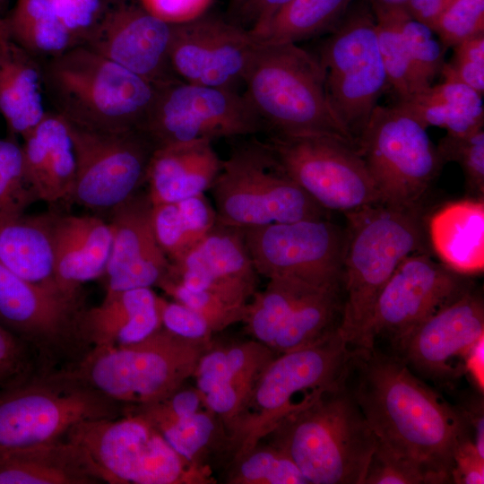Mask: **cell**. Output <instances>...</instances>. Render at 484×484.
<instances>
[{
    "mask_svg": "<svg viewBox=\"0 0 484 484\" xmlns=\"http://www.w3.org/2000/svg\"><path fill=\"white\" fill-rule=\"evenodd\" d=\"M343 381L379 443L411 463L425 484L452 483L455 449L472 439L459 407L375 345L356 348Z\"/></svg>",
    "mask_w": 484,
    "mask_h": 484,
    "instance_id": "obj_1",
    "label": "cell"
},
{
    "mask_svg": "<svg viewBox=\"0 0 484 484\" xmlns=\"http://www.w3.org/2000/svg\"><path fill=\"white\" fill-rule=\"evenodd\" d=\"M344 214L340 333L350 346L369 348L367 333L377 298L400 263L423 251L425 226L417 207L376 203Z\"/></svg>",
    "mask_w": 484,
    "mask_h": 484,
    "instance_id": "obj_2",
    "label": "cell"
},
{
    "mask_svg": "<svg viewBox=\"0 0 484 484\" xmlns=\"http://www.w3.org/2000/svg\"><path fill=\"white\" fill-rule=\"evenodd\" d=\"M343 377L262 440L287 454L308 484H363L376 445Z\"/></svg>",
    "mask_w": 484,
    "mask_h": 484,
    "instance_id": "obj_3",
    "label": "cell"
},
{
    "mask_svg": "<svg viewBox=\"0 0 484 484\" xmlns=\"http://www.w3.org/2000/svg\"><path fill=\"white\" fill-rule=\"evenodd\" d=\"M45 95L68 123L100 132L141 129L158 87L79 45L41 62Z\"/></svg>",
    "mask_w": 484,
    "mask_h": 484,
    "instance_id": "obj_4",
    "label": "cell"
},
{
    "mask_svg": "<svg viewBox=\"0 0 484 484\" xmlns=\"http://www.w3.org/2000/svg\"><path fill=\"white\" fill-rule=\"evenodd\" d=\"M243 83L271 134L331 135L357 147L330 105L317 56L298 44L258 43Z\"/></svg>",
    "mask_w": 484,
    "mask_h": 484,
    "instance_id": "obj_5",
    "label": "cell"
},
{
    "mask_svg": "<svg viewBox=\"0 0 484 484\" xmlns=\"http://www.w3.org/2000/svg\"><path fill=\"white\" fill-rule=\"evenodd\" d=\"M212 344V338L189 339L161 325L132 344L90 349L62 370L125 408L146 405L184 386Z\"/></svg>",
    "mask_w": 484,
    "mask_h": 484,
    "instance_id": "obj_6",
    "label": "cell"
},
{
    "mask_svg": "<svg viewBox=\"0 0 484 484\" xmlns=\"http://www.w3.org/2000/svg\"><path fill=\"white\" fill-rule=\"evenodd\" d=\"M355 351L339 332L314 345L276 355L260 374L228 433L230 459L256 445L284 417L337 384Z\"/></svg>",
    "mask_w": 484,
    "mask_h": 484,
    "instance_id": "obj_7",
    "label": "cell"
},
{
    "mask_svg": "<svg viewBox=\"0 0 484 484\" xmlns=\"http://www.w3.org/2000/svg\"><path fill=\"white\" fill-rule=\"evenodd\" d=\"M125 410L64 370L20 376L0 387V460L64 440L77 424L117 418Z\"/></svg>",
    "mask_w": 484,
    "mask_h": 484,
    "instance_id": "obj_8",
    "label": "cell"
},
{
    "mask_svg": "<svg viewBox=\"0 0 484 484\" xmlns=\"http://www.w3.org/2000/svg\"><path fill=\"white\" fill-rule=\"evenodd\" d=\"M86 465L109 484L214 483L208 466L184 459L143 416L125 411L117 418L81 422L66 435Z\"/></svg>",
    "mask_w": 484,
    "mask_h": 484,
    "instance_id": "obj_9",
    "label": "cell"
},
{
    "mask_svg": "<svg viewBox=\"0 0 484 484\" xmlns=\"http://www.w3.org/2000/svg\"><path fill=\"white\" fill-rule=\"evenodd\" d=\"M210 189L217 222L227 227L247 229L328 218L329 212L286 174L265 142L235 147L222 160Z\"/></svg>",
    "mask_w": 484,
    "mask_h": 484,
    "instance_id": "obj_10",
    "label": "cell"
},
{
    "mask_svg": "<svg viewBox=\"0 0 484 484\" xmlns=\"http://www.w3.org/2000/svg\"><path fill=\"white\" fill-rule=\"evenodd\" d=\"M382 203L416 208L445 162L427 128L396 104L378 105L357 141Z\"/></svg>",
    "mask_w": 484,
    "mask_h": 484,
    "instance_id": "obj_11",
    "label": "cell"
},
{
    "mask_svg": "<svg viewBox=\"0 0 484 484\" xmlns=\"http://www.w3.org/2000/svg\"><path fill=\"white\" fill-rule=\"evenodd\" d=\"M317 58L330 105L357 143L387 85L369 5L346 13Z\"/></svg>",
    "mask_w": 484,
    "mask_h": 484,
    "instance_id": "obj_12",
    "label": "cell"
},
{
    "mask_svg": "<svg viewBox=\"0 0 484 484\" xmlns=\"http://www.w3.org/2000/svg\"><path fill=\"white\" fill-rule=\"evenodd\" d=\"M286 174L326 211L382 203L356 146L324 134H271L265 142Z\"/></svg>",
    "mask_w": 484,
    "mask_h": 484,
    "instance_id": "obj_13",
    "label": "cell"
},
{
    "mask_svg": "<svg viewBox=\"0 0 484 484\" xmlns=\"http://www.w3.org/2000/svg\"><path fill=\"white\" fill-rule=\"evenodd\" d=\"M141 130L158 149L250 135L266 128L238 90L177 81L158 87Z\"/></svg>",
    "mask_w": 484,
    "mask_h": 484,
    "instance_id": "obj_14",
    "label": "cell"
},
{
    "mask_svg": "<svg viewBox=\"0 0 484 484\" xmlns=\"http://www.w3.org/2000/svg\"><path fill=\"white\" fill-rule=\"evenodd\" d=\"M67 125L76 158L73 203L110 212L140 191L155 151L143 131L111 133Z\"/></svg>",
    "mask_w": 484,
    "mask_h": 484,
    "instance_id": "obj_15",
    "label": "cell"
},
{
    "mask_svg": "<svg viewBox=\"0 0 484 484\" xmlns=\"http://www.w3.org/2000/svg\"><path fill=\"white\" fill-rule=\"evenodd\" d=\"M240 229L259 275L341 289L345 229L328 218Z\"/></svg>",
    "mask_w": 484,
    "mask_h": 484,
    "instance_id": "obj_16",
    "label": "cell"
},
{
    "mask_svg": "<svg viewBox=\"0 0 484 484\" xmlns=\"http://www.w3.org/2000/svg\"><path fill=\"white\" fill-rule=\"evenodd\" d=\"M82 309L0 263V326L32 351L41 373L56 371L62 361L71 367L88 350L79 333Z\"/></svg>",
    "mask_w": 484,
    "mask_h": 484,
    "instance_id": "obj_17",
    "label": "cell"
},
{
    "mask_svg": "<svg viewBox=\"0 0 484 484\" xmlns=\"http://www.w3.org/2000/svg\"><path fill=\"white\" fill-rule=\"evenodd\" d=\"M473 288L466 275L420 251L397 266L376 302L368 328V347L385 337L394 349L418 325Z\"/></svg>",
    "mask_w": 484,
    "mask_h": 484,
    "instance_id": "obj_18",
    "label": "cell"
},
{
    "mask_svg": "<svg viewBox=\"0 0 484 484\" xmlns=\"http://www.w3.org/2000/svg\"><path fill=\"white\" fill-rule=\"evenodd\" d=\"M483 333L484 302L472 288L418 325L394 354L414 373L445 384L467 371Z\"/></svg>",
    "mask_w": 484,
    "mask_h": 484,
    "instance_id": "obj_19",
    "label": "cell"
},
{
    "mask_svg": "<svg viewBox=\"0 0 484 484\" xmlns=\"http://www.w3.org/2000/svg\"><path fill=\"white\" fill-rule=\"evenodd\" d=\"M257 44L248 29L205 13L173 24L170 65L183 82L238 90Z\"/></svg>",
    "mask_w": 484,
    "mask_h": 484,
    "instance_id": "obj_20",
    "label": "cell"
},
{
    "mask_svg": "<svg viewBox=\"0 0 484 484\" xmlns=\"http://www.w3.org/2000/svg\"><path fill=\"white\" fill-rule=\"evenodd\" d=\"M172 30L139 2L122 1L102 6L82 45L160 87L181 81L169 60Z\"/></svg>",
    "mask_w": 484,
    "mask_h": 484,
    "instance_id": "obj_21",
    "label": "cell"
},
{
    "mask_svg": "<svg viewBox=\"0 0 484 484\" xmlns=\"http://www.w3.org/2000/svg\"><path fill=\"white\" fill-rule=\"evenodd\" d=\"M258 276L241 229L217 222L194 247L170 262L165 278L246 306L256 291Z\"/></svg>",
    "mask_w": 484,
    "mask_h": 484,
    "instance_id": "obj_22",
    "label": "cell"
},
{
    "mask_svg": "<svg viewBox=\"0 0 484 484\" xmlns=\"http://www.w3.org/2000/svg\"><path fill=\"white\" fill-rule=\"evenodd\" d=\"M151 208L148 193L138 191L110 211L106 293L158 286L168 274L170 262L155 238Z\"/></svg>",
    "mask_w": 484,
    "mask_h": 484,
    "instance_id": "obj_23",
    "label": "cell"
},
{
    "mask_svg": "<svg viewBox=\"0 0 484 484\" xmlns=\"http://www.w3.org/2000/svg\"><path fill=\"white\" fill-rule=\"evenodd\" d=\"M276 355L265 344L251 339L212 344L201 357L193 376L195 387L203 406L220 419L227 435L260 374Z\"/></svg>",
    "mask_w": 484,
    "mask_h": 484,
    "instance_id": "obj_24",
    "label": "cell"
},
{
    "mask_svg": "<svg viewBox=\"0 0 484 484\" xmlns=\"http://www.w3.org/2000/svg\"><path fill=\"white\" fill-rule=\"evenodd\" d=\"M53 241L59 289L65 298L82 305V285L106 272L112 247L110 225L95 215L56 212Z\"/></svg>",
    "mask_w": 484,
    "mask_h": 484,
    "instance_id": "obj_25",
    "label": "cell"
},
{
    "mask_svg": "<svg viewBox=\"0 0 484 484\" xmlns=\"http://www.w3.org/2000/svg\"><path fill=\"white\" fill-rule=\"evenodd\" d=\"M78 326L87 350L137 342L161 326L158 295L151 288L106 293L99 306L81 310Z\"/></svg>",
    "mask_w": 484,
    "mask_h": 484,
    "instance_id": "obj_26",
    "label": "cell"
},
{
    "mask_svg": "<svg viewBox=\"0 0 484 484\" xmlns=\"http://www.w3.org/2000/svg\"><path fill=\"white\" fill-rule=\"evenodd\" d=\"M22 140L26 171L39 200L50 205L73 203L76 158L67 122L48 112Z\"/></svg>",
    "mask_w": 484,
    "mask_h": 484,
    "instance_id": "obj_27",
    "label": "cell"
},
{
    "mask_svg": "<svg viewBox=\"0 0 484 484\" xmlns=\"http://www.w3.org/2000/svg\"><path fill=\"white\" fill-rule=\"evenodd\" d=\"M221 162L211 141L155 149L146 178L151 204L175 203L204 194L217 177Z\"/></svg>",
    "mask_w": 484,
    "mask_h": 484,
    "instance_id": "obj_28",
    "label": "cell"
},
{
    "mask_svg": "<svg viewBox=\"0 0 484 484\" xmlns=\"http://www.w3.org/2000/svg\"><path fill=\"white\" fill-rule=\"evenodd\" d=\"M55 215L52 211L0 220V263L30 283L71 302L62 294L56 275Z\"/></svg>",
    "mask_w": 484,
    "mask_h": 484,
    "instance_id": "obj_29",
    "label": "cell"
},
{
    "mask_svg": "<svg viewBox=\"0 0 484 484\" xmlns=\"http://www.w3.org/2000/svg\"><path fill=\"white\" fill-rule=\"evenodd\" d=\"M41 63L17 45L0 22V113L9 136L22 139L46 116Z\"/></svg>",
    "mask_w": 484,
    "mask_h": 484,
    "instance_id": "obj_30",
    "label": "cell"
},
{
    "mask_svg": "<svg viewBox=\"0 0 484 484\" xmlns=\"http://www.w3.org/2000/svg\"><path fill=\"white\" fill-rule=\"evenodd\" d=\"M431 246L441 262L464 275L484 269V200L469 197L448 203L428 220Z\"/></svg>",
    "mask_w": 484,
    "mask_h": 484,
    "instance_id": "obj_31",
    "label": "cell"
},
{
    "mask_svg": "<svg viewBox=\"0 0 484 484\" xmlns=\"http://www.w3.org/2000/svg\"><path fill=\"white\" fill-rule=\"evenodd\" d=\"M394 104L412 115L426 128L436 126L447 134L462 135L483 128L482 96L469 86L445 81L412 98Z\"/></svg>",
    "mask_w": 484,
    "mask_h": 484,
    "instance_id": "obj_32",
    "label": "cell"
},
{
    "mask_svg": "<svg viewBox=\"0 0 484 484\" xmlns=\"http://www.w3.org/2000/svg\"><path fill=\"white\" fill-rule=\"evenodd\" d=\"M95 483L99 480L65 439L0 460V484Z\"/></svg>",
    "mask_w": 484,
    "mask_h": 484,
    "instance_id": "obj_33",
    "label": "cell"
},
{
    "mask_svg": "<svg viewBox=\"0 0 484 484\" xmlns=\"http://www.w3.org/2000/svg\"><path fill=\"white\" fill-rule=\"evenodd\" d=\"M2 26L10 39L40 63L80 45L56 14L52 0H17Z\"/></svg>",
    "mask_w": 484,
    "mask_h": 484,
    "instance_id": "obj_34",
    "label": "cell"
},
{
    "mask_svg": "<svg viewBox=\"0 0 484 484\" xmlns=\"http://www.w3.org/2000/svg\"><path fill=\"white\" fill-rule=\"evenodd\" d=\"M343 297L340 288H318L290 313L271 349L277 354L308 347L340 332Z\"/></svg>",
    "mask_w": 484,
    "mask_h": 484,
    "instance_id": "obj_35",
    "label": "cell"
},
{
    "mask_svg": "<svg viewBox=\"0 0 484 484\" xmlns=\"http://www.w3.org/2000/svg\"><path fill=\"white\" fill-rule=\"evenodd\" d=\"M155 238L169 262L184 255L217 223V215L204 194L152 205Z\"/></svg>",
    "mask_w": 484,
    "mask_h": 484,
    "instance_id": "obj_36",
    "label": "cell"
},
{
    "mask_svg": "<svg viewBox=\"0 0 484 484\" xmlns=\"http://www.w3.org/2000/svg\"><path fill=\"white\" fill-rule=\"evenodd\" d=\"M353 0H290L262 28L250 31L261 44L293 43L333 30Z\"/></svg>",
    "mask_w": 484,
    "mask_h": 484,
    "instance_id": "obj_37",
    "label": "cell"
},
{
    "mask_svg": "<svg viewBox=\"0 0 484 484\" xmlns=\"http://www.w3.org/2000/svg\"><path fill=\"white\" fill-rule=\"evenodd\" d=\"M266 287L255 291L246 304L242 321L252 339L272 347L293 309L318 288L290 277L268 279Z\"/></svg>",
    "mask_w": 484,
    "mask_h": 484,
    "instance_id": "obj_38",
    "label": "cell"
},
{
    "mask_svg": "<svg viewBox=\"0 0 484 484\" xmlns=\"http://www.w3.org/2000/svg\"><path fill=\"white\" fill-rule=\"evenodd\" d=\"M187 462L208 466L203 457L212 449L228 451V435L220 419L205 407L156 428Z\"/></svg>",
    "mask_w": 484,
    "mask_h": 484,
    "instance_id": "obj_39",
    "label": "cell"
},
{
    "mask_svg": "<svg viewBox=\"0 0 484 484\" xmlns=\"http://www.w3.org/2000/svg\"><path fill=\"white\" fill-rule=\"evenodd\" d=\"M403 12L375 18L387 85L394 92L396 102L407 100L432 85L418 72L402 41L397 19Z\"/></svg>",
    "mask_w": 484,
    "mask_h": 484,
    "instance_id": "obj_40",
    "label": "cell"
},
{
    "mask_svg": "<svg viewBox=\"0 0 484 484\" xmlns=\"http://www.w3.org/2000/svg\"><path fill=\"white\" fill-rule=\"evenodd\" d=\"M227 475L229 484H308L287 454L264 441L231 459Z\"/></svg>",
    "mask_w": 484,
    "mask_h": 484,
    "instance_id": "obj_41",
    "label": "cell"
},
{
    "mask_svg": "<svg viewBox=\"0 0 484 484\" xmlns=\"http://www.w3.org/2000/svg\"><path fill=\"white\" fill-rule=\"evenodd\" d=\"M37 201L30 180L22 144L15 138H0V220L22 215Z\"/></svg>",
    "mask_w": 484,
    "mask_h": 484,
    "instance_id": "obj_42",
    "label": "cell"
},
{
    "mask_svg": "<svg viewBox=\"0 0 484 484\" xmlns=\"http://www.w3.org/2000/svg\"><path fill=\"white\" fill-rule=\"evenodd\" d=\"M166 294L203 316L213 333L243 321L246 306L232 305L220 297L205 291L188 289L164 278L159 284Z\"/></svg>",
    "mask_w": 484,
    "mask_h": 484,
    "instance_id": "obj_43",
    "label": "cell"
},
{
    "mask_svg": "<svg viewBox=\"0 0 484 484\" xmlns=\"http://www.w3.org/2000/svg\"><path fill=\"white\" fill-rule=\"evenodd\" d=\"M444 162L458 163L471 197L484 198V130L462 134H445L436 146Z\"/></svg>",
    "mask_w": 484,
    "mask_h": 484,
    "instance_id": "obj_44",
    "label": "cell"
},
{
    "mask_svg": "<svg viewBox=\"0 0 484 484\" xmlns=\"http://www.w3.org/2000/svg\"><path fill=\"white\" fill-rule=\"evenodd\" d=\"M398 28L415 67L420 75L432 84L441 74L445 65V48L428 25L412 19L407 12L399 14Z\"/></svg>",
    "mask_w": 484,
    "mask_h": 484,
    "instance_id": "obj_45",
    "label": "cell"
},
{
    "mask_svg": "<svg viewBox=\"0 0 484 484\" xmlns=\"http://www.w3.org/2000/svg\"><path fill=\"white\" fill-rule=\"evenodd\" d=\"M432 30L445 48L484 33V0H454Z\"/></svg>",
    "mask_w": 484,
    "mask_h": 484,
    "instance_id": "obj_46",
    "label": "cell"
},
{
    "mask_svg": "<svg viewBox=\"0 0 484 484\" xmlns=\"http://www.w3.org/2000/svg\"><path fill=\"white\" fill-rule=\"evenodd\" d=\"M454 56L445 63V81L463 83L480 96L484 93V33L470 38L454 48Z\"/></svg>",
    "mask_w": 484,
    "mask_h": 484,
    "instance_id": "obj_47",
    "label": "cell"
},
{
    "mask_svg": "<svg viewBox=\"0 0 484 484\" xmlns=\"http://www.w3.org/2000/svg\"><path fill=\"white\" fill-rule=\"evenodd\" d=\"M363 484H425V480L411 463L376 440Z\"/></svg>",
    "mask_w": 484,
    "mask_h": 484,
    "instance_id": "obj_48",
    "label": "cell"
},
{
    "mask_svg": "<svg viewBox=\"0 0 484 484\" xmlns=\"http://www.w3.org/2000/svg\"><path fill=\"white\" fill-rule=\"evenodd\" d=\"M161 325L189 339H212L213 332L205 319L188 307L158 296Z\"/></svg>",
    "mask_w": 484,
    "mask_h": 484,
    "instance_id": "obj_49",
    "label": "cell"
},
{
    "mask_svg": "<svg viewBox=\"0 0 484 484\" xmlns=\"http://www.w3.org/2000/svg\"><path fill=\"white\" fill-rule=\"evenodd\" d=\"M56 14L80 45L99 17L100 0H52Z\"/></svg>",
    "mask_w": 484,
    "mask_h": 484,
    "instance_id": "obj_50",
    "label": "cell"
},
{
    "mask_svg": "<svg viewBox=\"0 0 484 484\" xmlns=\"http://www.w3.org/2000/svg\"><path fill=\"white\" fill-rule=\"evenodd\" d=\"M214 0H138L151 14L169 24L193 21L205 13Z\"/></svg>",
    "mask_w": 484,
    "mask_h": 484,
    "instance_id": "obj_51",
    "label": "cell"
},
{
    "mask_svg": "<svg viewBox=\"0 0 484 484\" xmlns=\"http://www.w3.org/2000/svg\"><path fill=\"white\" fill-rule=\"evenodd\" d=\"M452 483H484V457H482L471 438L462 442L455 449Z\"/></svg>",
    "mask_w": 484,
    "mask_h": 484,
    "instance_id": "obj_52",
    "label": "cell"
},
{
    "mask_svg": "<svg viewBox=\"0 0 484 484\" xmlns=\"http://www.w3.org/2000/svg\"><path fill=\"white\" fill-rule=\"evenodd\" d=\"M0 365L13 367L24 374L39 373V367L32 351L1 326Z\"/></svg>",
    "mask_w": 484,
    "mask_h": 484,
    "instance_id": "obj_53",
    "label": "cell"
},
{
    "mask_svg": "<svg viewBox=\"0 0 484 484\" xmlns=\"http://www.w3.org/2000/svg\"><path fill=\"white\" fill-rule=\"evenodd\" d=\"M290 0H248L238 14L240 26L250 31L262 28Z\"/></svg>",
    "mask_w": 484,
    "mask_h": 484,
    "instance_id": "obj_54",
    "label": "cell"
},
{
    "mask_svg": "<svg viewBox=\"0 0 484 484\" xmlns=\"http://www.w3.org/2000/svg\"><path fill=\"white\" fill-rule=\"evenodd\" d=\"M459 409L464 415L471 432L472 441L484 457V413L482 395H471L465 399Z\"/></svg>",
    "mask_w": 484,
    "mask_h": 484,
    "instance_id": "obj_55",
    "label": "cell"
},
{
    "mask_svg": "<svg viewBox=\"0 0 484 484\" xmlns=\"http://www.w3.org/2000/svg\"><path fill=\"white\" fill-rule=\"evenodd\" d=\"M454 0H407L405 10L414 20L433 28Z\"/></svg>",
    "mask_w": 484,
    "mask_h": 484,
    "instance_id": "obj_56",
    "label": "cell"
},
{
    "mask_svg": "<svg viewBox=\"0 0 484 484\" xmlns=\"http://www.w3.org/2000/svg\"><path fill=\"white\" fill-rule=\"evenodd\" d=\"M375 18L406 11L407 0H367Z\"/></svg>",
    "mask_w": 484,
    "mask_h": 484,
    "instance_id": "obj_57",
    "label": "cell"
},
{
    "mask_svg": "<svg viewBox=\"0 0 484 484\" xmlns=\"http://www.w3.org/2000/svg\"><path fill=\"white\" fill-rule=\"evenodd\" d=\"M27 375L30 374H24L13 367L0 365V387L20 376Z\"/></svg>",
    "mask_w": 484,
    "mask_h": 484,
    "instance_id": "obj_58",
    "label": "cell"
},
{
    "mask_svg": "<svg viewBox=\"0 0 484 484\" xmlns=\"http://www.w3.org/2000/svg\"><path fill=\"white\" fill-rule=\"evenodd\" d=\"M247 2L248 0H230L231 12L238 15Z\"/></svg>",
    "mask_w": 484,
    "mask_h": 484,
    "instance_id": "obj_59",
    "label": "cell"
},
{
    "mask_svg": "<svg viewBox=\"0 0 484 484\" xmlns=\"http://www.w3.org/2000/svg\"><path fill=\"white\" fill-rule=\"evenodd\" d=\"M4 3V0H0V22L4 18L2 17V9H3Z\"/></svg>",
    "mask_w": 484,
    "mask_h": 484,
    "instance_id": "obj_60",
    "label": "cell"
}]
</instances>
